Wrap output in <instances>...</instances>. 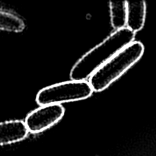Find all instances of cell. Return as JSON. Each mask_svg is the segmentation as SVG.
Segmentation results:
<instances>
[{"label": "cell", "mask_w": 156, "mask_h": 156, "mask_svg": "<svg viewBox=\"0 0 156 156\" xmlns=\"http://www.w3.org/2000/svg\"><path fill=\"white\" fill-rule=\"evenodd\" d=\"M134 37L135 33L127 27L115 30L77 61L70 72L71 80L86 81L113 56L132 44Z\"/></svg>", "instance_id": "6da1fadb"}, {"label": "cell", "mask_w": 156, "mask_h": 156, "mask_svg": "<svg viewBox=\"0 0 156 156\" xmlns=\"http://www.w3.org/2000/svg\"><path fill=\"white\" fill-rule=\"evenodd\" d=\"M144 50L141 42L133 41L113 56L89 78L93 91L100 92L108 88L141 59Z\"/></svg>", "instance_id": "7a4b0ae2"}, {"label": "cell", "mask_w": 156, "mask_h": 156, "mask_svg": "<svg viewBox=\"0 0 156 156\" xmlns=\"http://www.w3.org/2000/svg\"><path fill=\"white\" fill-rule=\"evenodd\" d=\"M93 91L87 81L71 80L41 89L37 94L36 101L40 106L61 105L66 102L85 100L91 96Z\"/></svg>", "instance_id": "3957f363"}, {"label": "cell", "mask_w": 156, "mask_h": 156, "mask_svg": "<svg viewBox=\"0 0 156 156\" xmlns=\"http://www.w3.org/2000/svg\"><path fill=\"white\" fill-rule=\"evenodd\" d=\"M64 114L65 108L61 105L41 106L27 116L24 123L29 132L40 133L56 124Z\"/></svg>", "instance_id": "277c9868"}, {"label": "cell", "mask_w": 156, "mask_h": 156, "mask_svg": "<svg viewBox=\"0 0 156 156\" xmlns=\"http://www.w3.org/2000/svg\"><path fill=\"white\" fill-rule=\"evenodd\" d=\"M28 129L22 120H9L0 123V146L22 141L28 135Z\"/></svg>", "instance_id": "5b68a950"}, {"label": "cell", "mask_w": 156, "mask_h": 156, "mask_svg": "<svg viewBox=\"0 0 156 156\" xmlns=\"http://www.w3.org/2000/svg\"><path fill=\"white\" fill-rule=\"evenodd\" d=\"M126 27L136 33L144 27L146 15V4L144 1L126 2Z\"/></svg>", "instance_id": "8992f818"}, {"label": "cell", "mask_w": 156, "mask_h": 156, "mask_svg": "<svg viewBox=\"0 0 156 156\" xmlns=\"http://www.w3.org/2000/svg\"><path fill=\"white\" fill-rule=\"evenodd\" d=\"M110 12L112 27L116 30L126 27L127 9L126 2H111Z\"/></svg>", "instance_id": "52a82bcc"}, {"label": "cell", "mask_w": 156, "mask_h": 156, "mask_svg": "<svg viewBox=\"0 0 156 156\" xmlns=\"http://www.w3.org/2000/svg\"><path fill=\"white\" fill-rule=\"evenodd\" d=\"M24 27V21L19 17L11 12L0 10V30L21 32Z\"/></svg>", "instance_id": "ba28073f"}]
</instances>
